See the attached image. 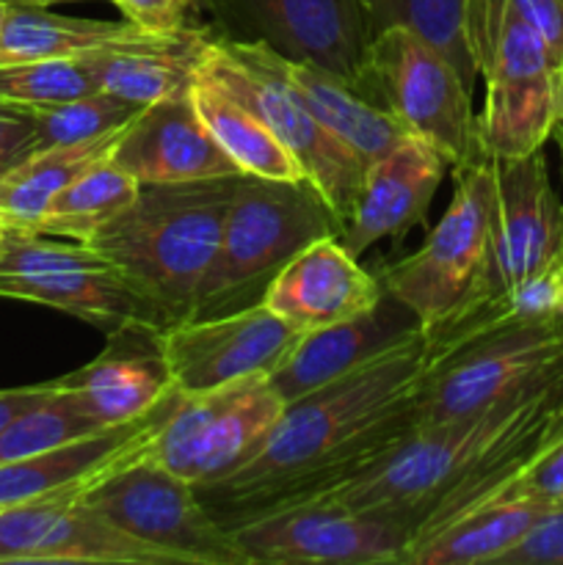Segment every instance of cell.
Wrapping results in <instances>:
<instances>
[{
	"label": "cell",
	"mask_w": 563,
	"mask_h": 565,
	"mask_svg": "<svg viewBox=\"0 0 563 565\" xmlns=\"http://www.w3.org/2000/svg\"><path fill=\"white\" fill-rule=\"evenodd\" d=\"M495 215V163L453 171V196L417 252L384 265L381 287L417 315L428 334L461 320L478 301Z\"/></svg>",
	"instance_id": "obj_7"
},
{
	"label": "cell",
	"mask_w": 563,
	"mask_h": 565,
	"mask_svg": "<svg viewBox=\"0 0 563 565\" xmlns=\"http://www.w3.org/2000/svg\"><path fill=\"white\" fill-rule=\"evenodd\" d=\"M495 497L533 500L541 502V505L563 508V430L555 439L546 441L535 452V458H530Z\"/></svg>",
	"instance_id": "obj_33"
},
{
	"label": "cell",
	"mask_w": 563,
	"mask_h": 565,
	"mask_svg": "<svg viewBox=\"0 0 563 565\" xmlns=\"http://www.w3.org/2000/svg\"><path fill=\"white\" fill-rule=\"evenodd\" d=\"M158 36L132 22L83 20V17L53 14L44 6L6 3L0 22V64L50 58H86L119 44L147 42Z\"/></svg>",
	"instance_id": "obj_25"
},
{
	"label": "cell",
	"mask_w": 563,
	"mask_h": 565,
	"mask_svg": "<svg viewBox=\"0 0 563 565\" xmlns=\"http://www.w3.org/2000/svg\"><path fill=\"white\" fill-rule=\"evenodd\" d=\"M55 381L47 384H33V386H17V390H0V430L9 423H14L22 412H28L31 406H36L39 401L53 392Z\"/></svg>",
	"instance_id": "obj_38"
},
{
	"label": "cell",
	"mask_w": 563,
	"mask_h": 565,
	"mask_svg": "<svg viewBox=\"0 0 563 565\" xmlns=\"http://www.w3.org/2000/svg\"><path fill=\"white\" fill-rule=\"evenodd\" d=\"M469 92L456 64L419 33L392 25L370 42L362 94L431 143L450 171L489 160Z\"/></svg>",
	"instance_id": "obj_10"
},
{
	"label": "cell",
	"mask_w": 563,
	"mask_h": 565,
	"mask_svg": "<svg viewBox=\"0 0 563 565\" xmlns=\"http://www.w3.org/2000/svg\"><path fill=\"white\" fill-rule=\"evenodd\" d=\"M464 39L486 83L478 114L489 158H522L544 149L557 116L561 66L511 0H467Z\"/></svg>",
	"instance_id": "obj_6"
},
{
	"label": "cell",
	"mask_w": 563,
	"mask_h": 565,
	"mask_svg": "<svg viewBox=\"0 0 563 565\" xmlns=\"http://www.w3.org/2000/svg\"><path fill=\"white\" fill-rule=\"evenodd\" d=\"M248 565H406L412 530L331 500L279 508L230 530Z\"/></svg>",
	"instance_id": "obj_14"
},
{
	"label": "cell",
	"mask_w": 563,
	"mask_h": 565,
	"mask_svg": "<svg viewBox=\"0 0 563 565\" xmlns=\"http://www.w3.org/2000/svg\"><path fill=\"white\" fill-rule=\"evenodd\" d=\"M127 22L152 33H171L191 20L193 0H110Z\"/></svg>",
	"instance_id": "obj_35"
},
{
	"label": "cell",
	"mask_w": 563,
	"mask_h": 565,
	"mask_svg": "<svg viewBox=\"0 0 563 565\" xmlns=\"http://www.w3.org/2000/svg\"><path fill=\"white\" fill-rule=\"evenodd\" d=\"M450 163L423 138L408 136L364 171V182L337 237L362 257L370 246L401 237L425 218Z\"/></svg>",
	"instance_id": "obj_19"
},
{
	"label": "cell",
	"mask_w": 563,
	"mask_h": 565,
	"mask_svg": "<svg viewBox=\"0 0 563 565\" xmlns=\"http://www.w3.org/2000/svg\"><path fill=\"white\" fill-rule=\"evenodd\" d=\"M381 296L379 276L362 268L340 237L323 235L270 279L263 303L307 334L370 312Z\"/></svg>",
	"instance_id": "obj_17"
},
{
	"label": "cell",
	"mask_w": 563,
	"mask_h": 565,
	"mask_svg": "<svg viewBox=\"0 0 563 565\" xmlns=\"http://www.w3.org/2000/svg\"><path fill=\"white\" fill-rule=\"evenodd\" d=\"M110 163L136 177L141 185L241 174L199 119L191 88L141 108L121 132Z\"/></svg>",
	"instance_id": "obj_20"
},
{
	"label": "cell",
	"mask_w": 563,
	"mask_h": 565,
	"mask_svg": "<svg viewBox=\"0 0 563 565\" xmlns=\"http://www.w3.org/2000/svg\"><path fill=\"white\" fill-rule=\"evenodd\" d=\"M108 345L75 373L55 379L103 428L141 419L177 390L163 356V331L125 326L105 334Z\"/></svg>",
	"instance_id": "obj_18"
},
{
	"label": "cell",
	"mask_w": 563,
	"mask_h": 565,
	"mask_svg": "<svg viewBox=\"0 0 563 565\" xmlns=\"http://www.w3.org/2000/svg\"><path fill=\"white\" fill-rule=\"evenodd\" d=\"M287 75L315 119L364 166L390 154L412 132L397 121L392 110L373 103L340 75L309 61H287Z\"/></svg>",
	"instance_id": "obj_23"
},
{
	"label": "cell",
	"mask_w": 563,
	"mask_h": 565,
	"mask_svg": "<svg viewBox=\"0 0 563 565\" xmlns=\"http://www.w3.org/2000/svg\"><path fill=\"white\" fill-rule=\"evenodd\" d=\"M36 149V121L28 105L0 99V166L6 171Z\"/></svg>",
	"instance_id": "obj_36"
},
{
	"label": "cell",
	"mask_w": 563,
	"mask_h": 565,
	"mask_svg": "<svg viewBox=\"0 0 563 565\" xmlns=\"http://www.w3.org/2000/svg\"><path fill=\"white\" fill-rule=\"evenodd\" d=\"M9 230H11V224H9V221L3 218V215H0V241H3L6 232H9Z\"/></svg>",
	"instance_id": "obj_41"
},
{
	"label": "cell",
	"mask_w": 563,
	"mask_h": 565,
	"mask_svg": "<svg viewBox=\"0 0 563 565\" xmlns=\"http://www.w3.org/2000/svg\"><path fill=\"white\" fill-rule=\"evenodd\" d=\"M298 340L296 326L257 301L171 326L163 331V356L177 392L199 395L254 375L270 379Z\"/></svg>",
	"instance_id": "obj_16"
},
{
	"label": "cell",
	"mask_w": 563,
	"mask_h": 565,
	"mask_svg": "<svg viewBox=\"0 0 563 565\" xmlns=\"http://www.w3.org/2000/svg\"><path fill=\"white\" fill-rule=\"evenodd\" d=\"M550 141L557 143V152H561V163H563V70H561V83H557V116H555V127H552Z\"/></svg>",
	"instance_id": "obj_39"
},
{
	"label": "cell",
	"mask_w": 563,
	"mask_h": 565,
	"mask_svg": "<svg viewBox=\"0 0 563 565\" xmlns=\"http://www.w3.org/2000/svg\"><path fill=\"white\" fill-rule=\"evenodd\" d=\"M202 66L259 116L342 226L368 169L315 119L290 83L287 58L257 42L213 39Z\"/></svg>",
	"instance_id": "obj_8"
},
{
	"label": "cell",
	"mask_w": 563,
	"mask_h": 565,
	"mask_svg": "<svg viewBox=\"0 0 563 565\" xmlns=\"http://www.w3.org/2000/svg\"><path fill=\"white\" fill-rule=\"evenodd\" d=\"M497 565H563V508L546 513Z\"/></svg>",
	"instance_id": "obj_34"
},
{
	"label": "cell",
	"mask_w": 563,
	"mask_h": 565,
	"mask_svg": "<svg viewBox=\"0 0 563 565\" xmlns=\"http://www.w3.org/2000/svg\"><path fill=\"white\" fill-rule=\"evenodd\" d=\"M419 329L423 326H419L417 315L384 290L381 301L370 312L346 320V323L301 334L290 356L279 364V370L268 381L279 392L282 401L290 403L362 367L364 362L390 351L392 345Z\"/></svg>",
	"instance_id": "obj_21"
},
{
	"label": "cell",
	"mask_w": 563,
	"mask_h": 565,
	"mask_svg": "<svg viewBox=\"0 0 563 565\" xmlns=\"http://www.w3.org/2000/svg\"><path fill=\"white\" fill-rule=\"evenodd\" d=\"M337 232L340 224L329 204L307 180L241 174L193 318H213L263 301L270 279L301 248Z\"/></svg>",
	"instance_id": "obj_5"
},
{
	"label": "cell",
	"mask_w": 563,
	"mask_h": 565,
	"mask_svg": "<svg viewBox=\"0 0 563 565\" xmlns=\"http://www.w3.org/2000/svg\"><path fill=\"white\" fill-rule=\"evenodd\" d=\"M141 182L103 160L55 196L36 232L88 243L136 199Z\"/></svg>",
	"instance_id": "obj_28"
},
{
	"label": "cell",
	"mask_w": 563,
	"mask_h": 565,
	"mask_svg": "<svg viewBox=\"0 0 563 565\" xmlns=\"http://www.w3.org/2000/svg\"><path fill=\"white\" fill-rule=\"evenodd\" d=\"M97 430H103V425L94 423L77 406L75 397L55 381L53 392L44 401L22 412L14 423L0 430V463L55 450V447H64L83 436L97 434Z\"/></svg>",
	"instance_id": "obj_30"
},
{
	"label": "cell",
	"mask_w": 563,
	"mask_h": 565,
	"mask_svg": "<svg viewBox=\"0 0 563 565\" xmlns=\"http://www.w3.org/2000/svg\"><path fill=\"white\" fill-rule=\"evenodd\" d=\"M3 14H6V3L0 0V22H3Z\"/></svg>",
	"instance_id": "obj_42"
},
{
	"label": "cell",
	"mask_w": 563,
	"mask_h": 565,
	"mask_svg": "<svg viewBox=\"0 0 563 565\" xmlns=\"http://www.w3.org/2000/svg\"><path fill=\"white\" fill-rule=\"evenodd\" d=\"M434 340L414 331L331 384L285 403L243 467L196 494L224 530L309 502L417 430V397Z\"/></svg>",
	"instance_id": "obj_1"
},
{
	"label": "cell",
	"mask_w": 563,
	"mask_h": 565,
	"mask_svg": "<svg viewBox=\"0 0 563 565\" xmlns=\"http://www.w3.org/2000/svg\"><path fill=\"white\" fill-rule=\"evenodd\" d=\"M83 502L177 565H248L230 530L202 505L196 486L155 461L149 450L97 480Z\"/></svg>",
	"instance_id": "obj_11"
},
{
	"label": "cell",
	"mask_w": 563,
	"mask_h": 565,
	"mask_svg": "<svg viewBox=\"0 0 563 565\" xmlns=\"http://www.w3.org/2000/svg\"><path fill=\"white\" fill-rule=\"evenodd\" d=\"M213 39L208 25L188 22L180 31L158 33L147 42L108 47L103 53L86 55L83 61L92 70L97 92H108L147 108L191 88L193 75Z\"/></svg>",
	"instance_id": "obj_22"
},
{
	"label": "cell",
	"mask_w": 563,
	"mask_h": 565,
	"mask_svg": "<svg viewBox=\"0 0 563 565\" xmlns=\"http://www.w3.org/2000/svg\"><path fill=\"white\" fill-rule=\"evenodd\" d=\"M282 408L285 401L270 386L268 375L199 395L180 392L149 445V456L196 489L210 486L254 456Z\"/></svg>",
	"instance_id": "obj_13"
},
{
	"label": "cell",
	"mask_w": 563,
	"mask_h": 565,
	"mask_svg": "<svg viewBox=\"0 0 563 565\" xmlns=\"http://www.w3.org/2000/svg\"><path fill=\"white\" fill-rule=\"evenodd\" d=\"M215 39L257 42L287 61L334 72L362 94L373 42L362 0H193Z\"/></svg>",
	"instance_id": "obj_12"
},
{
	"label": "cell",
	"mask_w": 563,
	"mask_h": 565,
	"mask_svg": "<svg viewBox=\"0 0 563 565\" xmlns=\"http://www.w3.org/2000/svg\"><path fill=\"white\" fill-rule=\"evenodd\" d=\"M373 36L384 28L403 25L439 47L472 88L478 70L464 39V3L467 0H362Z\"/></svg>",
	"instance_id": "obj_29"
},
{
	"label": "cell",
	"mask_w": 563,
	"mask_h": 565,
	"mask_svg": "<svg viewBox=\"0 0 563 565\" xmlns=\"http://www.w3.org/2000/svg\"><path fill=\"white\" fill-rule=\"evenodd\" d=\"M237 182L241 174L147 182L127 210L88 241L152 303L163 331L196 315Z\"/></svg>",
	"instance_id": "obj_3"
},
{
	"label": "cell",
	"mask_w": 563,
	"mask_h": 565,
	"mask_svg": "<svg viewBox=\"0 0 563 565\" xmlns=\"http://www.w3.org/2000/svg\"><path fill=\"white\" fill-rule=\"evenodd\" d=\"M31 110L36 121V149H44L88 141V138L119 130L141 114V105H132L108 92H94L86 97L66 99V103L33 105Z\"/></svg>",
	"instance_id": "obj_31"
},
{
	"label": "cell",
	"mask_w": 563,
	"mask_h": 565,
	"mask_svg": "<svg viewBox=\"0 0 563 565\" xmlns=\"http://www.w3.org/2000/svg\"><path fill=\"white\" fill-rule=\"evenodd\" d=\"M125 130L127 125L88 141L33 149L25 160L0 177V215L11 226L39 230L55 196L92 166L108 160Z\"/></svg>",
	"instance_id": "obj_26"
},
{
	"label": "cell",
	"mask_w": 563,
	"mask_h": 565,
	"mask_svg": "<svg viewBox=\"0 0 563 565\" xmlns=\"http://www.w3.org/2000/svg\"><path fill=\"white\" fill-rule=\"evenodd\" d=\"M6 174V169H3V166H0V177H3Z\"/></svg>",
	"instance_id": "obj_43"
},
{
	"label": "cell",
	"mask_w": 563,
	"mask_h": 565,
	"mask_svg": "<svg viewBox=\"0 0 563 565\" xmlns=\"http://www.w3.org/2000/svg\"><path fill=\"white\" fill-rule=\"evenodd\" d=\"M0 298L50 307L110 334L125 326L163 331L152 303L92 243L11 226L0 241Z\"/></svg>",
	"instance_id": "obj_9"
},
{
	"label": "cell",
	"mask_w": 563,
	"mask_h": 565,
	"mask_svg": "<svg viewBox=\"0 0 563 565\" xmlns=\"http://www.w3.org/2000/svg\"><path fill=\"white\" fill-rule=\"evenodd\" d=\"M491 163L495 215L489 257L478 301L467 315L563 259V202L552 188L544 149L522 158H491Z\"/></svg>",
	"instance_id": "obj_15"
},
{
	"label": "cell",
	"mask_w": 563,
	"mask_h": 565,
	"mask_svg": "<svg viewBox=\"0 0 563 565\" xmlns=\"http://www.w3.org/2000/svg\"><path fill=\"white\" fill-rule=\"evenodd\" d=\"M524 22L539 31L555 64L563 70V0H511Z\"/></svg>",
	"instance_id": "obj_37"
},
{
	"label": "cell",
	"mask_w": 563,
	"mask_h": 565,
	"mask_svg": "<svg viewBox=\"0 0 563 565\" xmlns=\"http://www.w3.org/2000/svg\"><path fill=\"white\" fill-rule=\"evenodd\" d=\"M550 511L555 508L533 500H486L419 535L406 565H497Z\"/></svg>",
	"instance_id": "obj_24"
},
{
	"label": "cell",
	"mask_w": 563,
	"mask_h": 565,
	"mask_svg": "<svg viewBox=\"0 0 563 565\" xmlns=\"http://www.w3.org/2000/svg\"><path fill=\"white\" fill-rule=\"evenodd\" d=\"M97 92L83 58H50L0 64V99L20 105H53Z\"/></svg>",
	"instance_id": "obj_32"
},
{
	"label": "cell",
	"mask_w": 563,
	"mask_h": 565,
	"mask_svg": "<svg viewBox=\"0 0 563 565\" xmlns=\"http://www.w3.org/2000/svg\"><path fill=\"white\" fill-rule=\"evenodd\" d=\"M3 3H17V6H59V3H83V0H3Z\"/></svg>",
	"instance_id": "obj_40"
},
{
	"label": "cell",
	"mask_w": 563,
	"mask_h": 565,
	"mask_svg": "<svg viewBox=\"0 0 563 565\" xmlns=\"http://www.w3.org/2000/svg\"><path fill=\"white\" fill-rule=\"evenodd\" d=\"M191 99L202 125L224 149L226 158L241 169V174L265 177V180H304L296 160L259 121V116L230 88L221 86L202 64L193 75Z\"/></svg>",
	"instance_id": "obj_27"
},
{
	"label": "cell",
	"mask_w": 563,
	"mask_h": 565,
	"mask_svg": "<svg viewBox=\"0 0 563 565\" xmlns=\"http://www.w3.org/2000/svg\"><path fill=\"white\" fill-rule=\"evenodd\" d=\"M563 430V370L524 395L472 417L419 425L315 500L373 513L419 535L491 500L535 452Z\"/></svg>",
	"instance_id": "obj_2"
},
{
	"label": "cell",
	"mask_w": 563,
	"mask_h": 565,
	"mask_svg": "<svg viewBox=\"0 0 563 565\" xmlns=\"http://www.w3.org/2000/svg\"><path fill=\"white\" fill-rule=\"evenodd\" d=\"M431 340L434 356L419 384L417 428L472 417L563 370V315L464 323Z\"/></svg>",
	"instance_id": "obj_4"
}]
</instances>
